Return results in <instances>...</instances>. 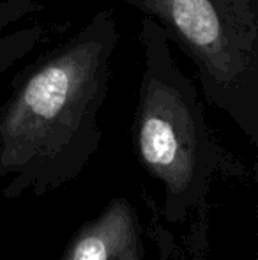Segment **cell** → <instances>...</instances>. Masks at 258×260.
<instances>
[{
  "instance_id": "cell-4",
  "label": "cell",
  "mask_w": 258,
  "mask_h": 260,
  "mask_svg": "<svg viewBox=\"0 0 258 260\" xmlns=\"http://www.w3.org/2000/svg\"><path fill=\"white\" fill-rule=\"evenodd\" d=\"M60 260H145L140 219L124 197H115L67 241Z\"/></svg>"
},
{
  "instance_id": "cell-7",
  "label": "cell",
  "mask_w": 258,
  "mask_h": 260,
  "mask_svg": "<svg viewBox=\"0 0 258 260\" xmlns=\"http://www.w3.org/2000/svg\"><path fill=\"white\" fill-rule=\"evenodd\" d=\"M45 9L39 0H0V34Z\"/></svg>"
},
{
  "instance_id": "cell-1",
  "label": "cell",
  "mask_w": 258,
  "mask_h": 260,
  "mask_svg": "<svg viewBox=\"0 0 258 260\" xmlns=\"http://www.w3.org/2000/svg\"><path fill=\"white\" fill-rule=\"evenodd\" d=\"M119 41V20L106 7L13 76L0 106L6 200L45 197L76 181L99 151Z\"/></svg>"
},
{
  "instance_id": "cell-6",
  "label": "cell",
  "mask_w": 258,
  "mask_h": 260,
  "mask_svg": "<svg viewBox=\"0 0 258 260\" xmlns=\"http://www.w3.org/2000/svg\"><path fill=\"white\" fill-rule=\"evenodd\" d=\"M191 230L186 243V253L180 260H207L209 255V204L191 216Z\"/></svg>"
},
{
  "instance_id": "cell-2",
  "label": "cell",
  "mask_w": 258,
  "mask_h": 260,
  "mask_svg": "<svg viewBox=\"0 0 258 260\" xmlns=\"http://www.w3.org/2000/svg\"><path fill=\"white\" fill-rule=\"evenodd\" d=\"M141 68L133 145L141 168L161 182V214L184 225L209 204L216 179L246 181L248 168L216 137L198 89L179 68L172 43L154 20L140 23Z\"/></svg>"
},
{
  "instance_id": "cell-3",
  "label": "cell",
  "mask_w": 258,
  "mask_h": 260,
  "mask_svg": "<svg viewBox=\"0 0 258 260\" xmlns=\"http://www.w3.org/2000/svg\"><path fill=\"white\" fill-rule=\"evenodd\" d=\"M195 66L205 101L258 145V0H124Z\"/></svg>"
},
{
  "instance_id": "cell-5",
  "label": "cell",
  "mask_w": 258,
  "mask_h": 260,
  "mask_svg": "<svg viewBox=\"0 0 258 260\" xmlns=\"http://www.w3.org/2000/svg\"><path fill=\"white\" fill-rule=\"evenodd\" d=\"M45 34L46 30L41 23L0 34V76H4L21 58L34 52L35 46L43 41Z\"/></svg>"
}]
</instances>
